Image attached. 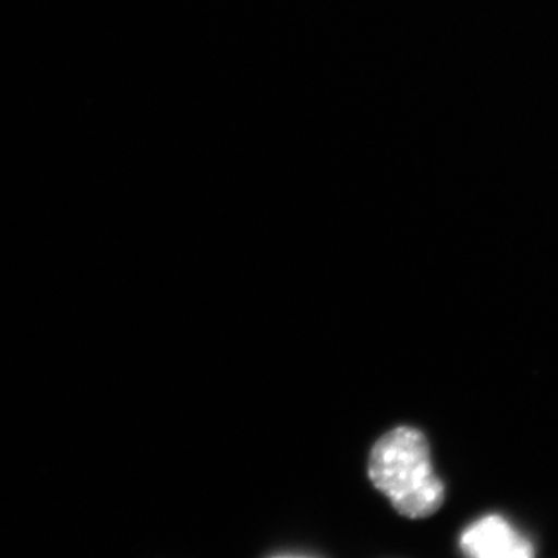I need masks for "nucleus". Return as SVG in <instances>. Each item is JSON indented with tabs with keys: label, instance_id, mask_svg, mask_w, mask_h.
<instances>
[{
	"label": "nucleus",
	"instance_id": "1",
	"mask_svg": "<svg viewBox=\"0 0 558 558\" xmlns=\"http://www.w3.org/2000/svg\"><path fill=\"white\" fill-rule=\"evenodd\" d=\"M369 478L400 515L409 519H427L446 499L428 440L416 428H395L377 440L371 451Z\"/></svg>",
	"mask_w": 558,
	"mask_h": 558
},
{
	"label": "nucleus",
	"instance_id": "2",
	"mask_svg": "<svg viewBox=\"0 0 558 558\" xmlns=\"http://www.w3.org/2000/svg\"><path fill=\"white\" fill-rule=\"evenodd\" d=\"M462 553L476 558H529L535 546L501 515H486L462 532L459 539Z\"/></svg>",
	"mask_w": 558,
	"mask_h": 558
}]
</instances>
